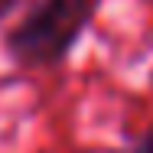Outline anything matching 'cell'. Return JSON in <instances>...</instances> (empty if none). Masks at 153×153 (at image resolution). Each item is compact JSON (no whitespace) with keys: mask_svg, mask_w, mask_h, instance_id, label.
<instances>
[{"mask_svg":"<svg viewBox=\"0 0 153 153\" xmlns=\"http://www.w3.org/2000/svg\"><path fill=\"white\" fill-rule=\"evenodd\" d=\"M16 3H20V0H0V20H3V16H10V13L16 10Z\"/></svg>","mask_w":153,"mask_h":153,"instance_id":"obj_3","label":"cell"},{"mask_svg":"<svg viewBox=\"0 0 153 153\" xmlns=\"http://www.w3.org/2000/svg\"><path fill=\"white\" fill-rule=\"evenodd\" d=\"M98 0H33L7 30L3 49L20 68H56L82 42Z\"/></svg>","mask_w":153,"mask_h":153,"instance_id":"obj_1","label":"cell"},{"mask_svg":"<svg viewBox=\"0 0 153 153\" xmlns=\"http://www.w3.org/2000/svg\"><path fill=\"white\" fill-rule=\"evenodd\" d=\"M130 153H153V124L130 143Z\"/></svg>","mask_w":153,"mask_h":153,"instance_id":"obj_2","label":"cell"},{"mask_svg":"<svg viewBox=\"0 0 153 153\" xmlns=\"http://www.w3.org/2000/svg\"><path fill=\"white\" fill-rule=\"evenodd\" d=\"M150 3H153V0H150Z\"/></svg>","mask_w":153,"mask_h":153,"instance_id":"obj_4","label":"cell"}]
</instances>
